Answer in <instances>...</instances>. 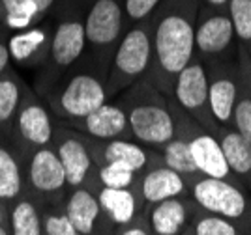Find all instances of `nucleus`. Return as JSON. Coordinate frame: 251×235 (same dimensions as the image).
Masks as SVG:
<instances>
[{"label": "nucleus", "instance_id": "f257e3e1", "mask_svg": "<svg viewBox=\"0 0 251 235\" xmlns=\"http://www.w3.org/2000/svg\"><path fill=\"white\" fill-rule=\"evenodd\" d=\"M201 0H163L150 17L152 64L147 79L171 97L180 71L195 56V21Z\"/></svg>", "mask_w": 251, "mask_h": 235}, {"label": "nucleus", "instance_id": "f03ea898", "mask_svg": "<svg viewBox=\"0 0 251 235\" xmlns=\"http://www.w3.org/2000/svg\"><path fill=\"white\" fill-rule=\"evenodd\" d=\"M109 67L84 54L83 60L66 71L47 92L40 95L60 123L74 122L107 103Z\"/></svg>", "mask_w": 251, "mask_h": 235}, {"label": "nucleus", "instance_id": "7ed1b4c3", "mask_svg": "<svg viewBox=\"0 0 251 235\" xmlns=\"http://www.w3.org/2000/svg\"><path fill=\"white\" fill-rule=\"evenodd\" d=\"M118 103L124 107L131 138L157 150L175 136V116L171 101L147 77L129 86Z\"/></svg>", "mask_w": 251, "mask_h": 235}, {"label": "nucleus", "instance_id": "20e7f679", "mask_svg": "<svg viewBox=\"0 0 251 235\" xmlns=\"http://www.w3.org/2000/svg\"><path fill=\"white\" fill-rule=\"evenodd\" d=\"M88 4L75 6L64 11L54 21L51 49L47 62L36 73L32 88L38 95H43L66 71L77 65L86 54V36H84V11Z\"/></svg>", "mask_w": 251, "mask_h": 235}, {"label": "nucleus", "instance_id": "39448f33", "mask_svg": "<svg viewBox=\"0 0 251 235\" xmlns=\"http://www.w3.org/2000/svg\"><path fill=\"white\" fill-rule=\"evenodd\" d=\"M152 64V28L150 19L129 26L113 52L107 73L109 97L124 93L129 86L145 79Z\"/></svg>", "mask_w": 251, "mask_h": 235}, {"label": "nucleus", "instance_id": "423d86ee", "mask_svg": "<svg viewBox=\"0 0 251 235\" xmlns=\"http://www.w3.org/2000/svg\"><path fill=\"white\" fill-rule=\"evenodd\" d=\"M189 196L201 209L227 218L244 235H251V194L234 181L195 175L189 177Z\"/></svg>", "mask_w": 251, "mask_h": 235}, {"label": "nucleus", "instance_id": "0eeeda50", "mask_svg": "<svg viewBox=\"0 0 251 235\" xmlns=\"http://www.w3.org/2000/svg\"><path fill=\"white\" fill-rule=\"evenodd\" d=\"M127 30L124 0H90L84 11L86 54L109 67L113 52Z\"/></svg>", "mask_w": 251, "mask_h": 235}, {"label": "nucleus", "instance_id": "6e6552de", "mask_svg": "<svg viewBox=\"0 0 251 235\" xmlns=\"http://www.w3.org/2000/svg\"><path fill=\"white\" fill-rule=\"evenodd\" d=\"M54 127L56 118L52 116L51 108L32 86H26L10 134V142L15 151L21 155L23 164L34 150L51 146Z\"/></svg>", "mask_w": 251, "mask_h": 235}, {"label": "nucleus", "instance_id": "1a4fd4ad", "mask_svg": "<svg viewBox=\"0 0 251 235\" xmlns=\"http://www.w3.org/2000/svg\"><path fill=\"white\" fill-rule=\"evenodd\" d=\"M169 101H171V110L175 116V133L180 134L188 142L189 153L193 157V163L197 166L199 174L238 183L236 177L230 172L216 134L206 131L201 123H197L191 116H188L176 103L173 101V97H169Z\"/></svg>", "mask_w": 251, "mask_h": 235}, {"label": "nucleus", "instance_id": "9d476101", "mask_svg": "<svg viewBox=\"0 0 251 235\" xmlns=\"http://www.w3.org/2000/svg\"><path fill=\"white\" fill-rule=\"evenodd\" d=\"M195 54L204 64L238 60V40L229 10L201 4L195 21Z\"/></svg>", "mask_w": 251, "mask_h": 235}, {"label": "nucleus", "instance_id": "9b49d317", "mask_svg": "<svg viewBox=\"0 0 251 235\" xmlns=\"http://www.w3.org/2000/svg\"><path fill=\"white\" fill-rule=\"evenodd\" d=\"M70 187L66 172L52 146L34 150L25 159V192L40 204L62 205Z\"/></svg>", "mask_w": 251, "mask_h": 235}, {"label": "nucleus", "instance_id": "f8f14e48", "mask_svg": "<svg viewBox=\"0 0 251 235\" xmlns=\"http://www.w3.org/2000/svg\"><path fill=\"white\" fill-rule=\"evenodd\" d=\"M171 97L184 112L191 116L197 123H201L206 131H210L212 134L218 133L220 123L216 122L210 108L206 65L197 54L176 77Z\"/></svg>", "mask_w": 251, "mask_h": 235}, {"label": "nucleus", "instance_id": "ddd939ff", "mask_svg": "<svg viewBox=\"0 0 251 235\" xmlns=\"http://www.w3.org/2000/svg\"><path fill=\"white\" fill-rule=\"evenodd\" d=\"M51 146L54 148V151L64 166L68 187L70 189L86 187V189L94 191L98 166L88 150L86 136L56 120Z\"/></svg>", "mask_w": 251, "mask_h": 235}, {"label": "nucleus", "instance_id": "4468645a", "mask_svg": "<svg viewBox=\"0 0 251 235\" xmlns=\"http://www.w3.org/2000/svg\"><path fill=\"white\" fill-rule=\"evenodd\" d=\"M88 0H0V26L4 30L21 32L47 19H56L64 11Z\"/></svg>", "mask_w": 251, "mask_h": 235}, {"label": "nucleus", "instance_id": "2eb2a0df", "mask_svg": "<svg viewBox=\"0 0 251 235\" xmlns=\"http://www.w3.org/2000/svg\"><path fill=\"white\" fill-rule=\"evenodd\" d=\"M54 21L56 19H47L26 30L8 34V51L15 69L21 67L25 71L38 73L45 65L51 49Z\"/></svg>", "mask_w": 251, "mask_h": 235}, {"label": "nucleus", "instance_id": "dca6fc26", "mask_svg": "<svg viewBox=\"0 0 251 235\" xmlns=\"http://www.w3.org/2000/svg\"><path fill=\"white\" fill-rule=\"evenodd\" d=\"M210 108L220 125H232L238 95V60L206 62Z\"/></svg>", "mask_w": 251, "mask_h": 235}, {"label": "nucleus", "instance_id": "f3484780", "mask_svg": "<svg viewBox=\"0 0 251 235\" xmlns=\"http://www.w3.org/2000/svg\"><path fill=\"white\" fill-rule=\"evenodd\" d=\"M62 205L68 218L81 235H115V224L107 216L92 189H70Z\"/></svg>", "mask_w": 251, "mask_h": 235}, {"label": "nucleus", "instance_id": "a211bd4d", "mask_svg": "<svg viewBox=\"0 0 251 235\" xmlns=\"http://www.w3.org/2000/svg\"><path fill=\"white\" fill-rule=\"evenodd\" d=\"M88 150L92 153L96 166L116 164L131 172L143 174L154 161L156 150L147 148L131 138H115V140H94L86 136Z\"/></svg>", "mask_w": 251, "mask_h": 235}, {"label": "nucleus", "instance_id": "6ab92c4d", "mask_svg": "<svg viewBox=\"0 0 251 235\" xmlns=\"http://www.w3.org/2000/svg\"><path fill=\"white\" fill-rule=\"evenodd\" d=\"M64 125L72 127L81 134L94 140H115V138H131L129 122L126 116L124 107L118 101H107L94 112L86 114L84 118L66 122ZM133 140V138H131Z\"/></svg>", "mask_w": 251, "mask_h": 235}, {"label": "nucleus", "instance_id": "aec40b11", "mask_svg": "<svg viewBox=\"0 0 251 235\" xmlns=\"http://www.w3.org/2000/svg\"><path fill=\"white\" fill-rule=\"evenodd\" d=\"M201 207L189 194L169 198L147 207V222L154 235H182Z\"/></svg>", "mask_w": 251, "mask_h": 235}, {"label": "nucleus", "instance_id": "412c9836", "mask_svg": "<svg viewBox=\"0 0 251 235\" xmlns=\"http://www.w3.org/2000/svg\"><path fill=\"white\" fill-rule=\"evenodd\" d=\"M189 194L186 177L171 170L169 166L159 161V155H154V161L150 163L147 170L141 174V196L145 205H154L169 198Z\"/></svg>", "mask_w": 251, "mask_h": 235}, {"label": "nucleus", "instance_id": "4be33fe9", "mask_svg": "<svg viewBox=\"0 0 251 235\" xmlns=\"http://www.w3.org/2000/svg\"><path fill=\"white\" fill-rule=\"evenodd\" d=\"M96 194L101 207L105 209L111 222L116 226H124L133 222L135 218L147 213V205L141 196V189H109L98 187Z\"/></svg>", "mask_w": 251, "mask_h": 235}, {"label": "nucleus", "instance_id": "5701e85b", "mask_svg": "<svg viewBox=\"0 0 251 235\" xmlns=\"http://www.w3.org/2000/svg\"><path fill=\"white\" fill-rule=\"evenodd\" d=\"M216 138L236 181L251 194V144L232 125H220Z\"/></svg>", "mask_w": 251, "mask_h": 235}, {"label": "nucleus", "instance_id": "b1692460", "mask_svg": "<svg viewBox=\"0 0 251 235\" xmlns=\"http://www.w3.org/2000/svg\"><path fill=\"white\" fill-rule=\"evenodd\" d=\"M25 194V164L10 138H0V202L10 207Z\"/></svg>", "mask_w": 251, "mask_h": 235}, {"label": "nucleus", "instance_id": "393cba45", "mask_svg": "<svg viewBox=\"0 0 251 235\" xmlns=\"http://www.w3.org/2000/svg\"><path fill=\"white\" fill-rule=\"evenodd\" d=\"M26 86L28 84L13 65L0 75V138H10L13 120Z\"/></svg>", "mask_w": 251, "mask_h": 235}, {"label": "nucleus", "instance_id": "a878e982", "mask_svg": "<svg viewBox=\"0 0 251 235\" xmlns=\"http://www.w3.org/2000/svg\"><path fill=\"white\" fill-rule=\"evenodd\" d=\"M232 127L251 144V56L242 45H238V95Z\"/></svg>", "mask_w": 251, "mask_h": 235}, {"label": "nucleus", "instance_id": "bb28decb", "mask_svg": "<svg viewBox=\"0 0 251 235\" xmlns=\"http://www.w3.org/2000/svg\"><path fill=\"white\" fill-rule=\"evenodd\" d=\"M8 230H10V235H45L43 234V205L36 198L25 192L10 205Z\"/></svg>", "mask_w": 251, "mask_h": 235}, {"label": "nucleus", "instance_id": "cd10ccee", "mask_svg": "<svg viewBox=\"0 0 251 235\" xmlns=\"http://www.w3.org/2000/svg\"><path fill=\"white\" fill-rule=\"evenodd\" d=\"M156 151L159 155V161L165 166H169L171 170L178 172L182 177L189 179V177L201 175L195 163H193V157L189 153L188 142L180 134L175 133V136L167 144H163L161 148H157Z\"/></svg>", "mask_w": 251, "mask_h": 235}, {"label": "nucleus", "instance_id": "c85d7f7f", "mask_svg": "<svg viewBox=\"0 0 251 235\" xmlns=\"http://www.w3.org/2000/svg\"><path fill=\"white\" fill-rule=\"evenodd\" d=\"M188 234L189 235H244L227 218H223L220 215H214V213L204 211V209H199L195 213Z\"/></svg>", "mask_w": 251, "mask_h": 235}, {"label": "nucleus", "instance_id": "c756f323", "mask_svg": "<svg viewBox=\"0 0 251 235\" xmlns=\"http://www.w3.org/2000/svg\"><path fill=\"white\" fill-rule=\"evenodd\" d=\"M98 187H109V189H141V174L131 172V170L122 168V166H116V164L98 166V170H96V189Z\"/></svg>", "mask_w": 251, "mask_h": 235}, {"label": "nucleus", "instance_id": "7c9ffc66", "mask_svg": "<svg viewBox=\"0 0 251 235\" xmlns=\"http://www.w3.org/2000/svg\"><path fill=\"white\" fill-rule=\"evenodd\" d=\"M229 15L238 45H242L251 56V0H230Z\"/></svg>", "mask_w": 251, "mask_h": 235}, {"label": "nucleus", "instance_id": "2f4dec72", "mask_svg": "<svg viewBox=\"0 0 251 235\" xmlns=\"http://www.w3.org/2000/svg\"><path fill=\"white\" fill-rule=\"evenodd\" d=\"M43 234L45 235H81L72 220L68 218L64 205H45L43 207Z\"/></svg>", "mask_w": 251, "mask_h": 235}, {"label": "nucleus", "instance_id": "473e14b6", "mask_svg": "<svg viewBox=\"0 0 251 235\" xmlns=\"http://www.w3.org/2000/svg\"><path fill=\"white\" fill-rule=\"evenodd\" d=\"M163 0H124L127 28L141 21H148Z\"/></svg>", "mask_w": 251, "mask_h": 235}, {"label": "nucleus", "instance_id": "72a5a7b5", "mask_svg": "<svg viewBox=\"0 0 251 235\" xmlns=\"http://www.w3.org/2000/svg\"><path fill=\"white\" fill-rule=\"evenodd\" d=\"M115 235H154L147 222V215H141L133 222L124 226H116Z\"/></svg>", "mask_w": 251, "mask_h": 235}, {"label": "nucleus", "instance_id": "f704fd0d", "mask_svg": "<svg viewBox=\"0 0 251 235\" xmlns=\"http://www.w3.org/2000/svg\"><path fill=\"white\" fill-rule=\"evenodd\" d=\"M11 65L10 51H8V32L0 26V75Z\"/></svg>", "mask_w": 251, "mask_h": 235}, {"label": "nucleus", "instance_id": "c9c22d12", "mask_svg": "<svg viewBox=\"0 0 251 235\" xmlns=\"http://www.w3.org/2000/svg\"><path fill=\"white\" fill-rule=\"evenodd\" d=\"M229 2L230 0H201V4L216 8V10H229Z\"/></svg>", "mask_w": 251, "mask_h": 235}, {"label": "nucleus", "instance_id": "e433bc0d", "mask_svg": "<svg viewBox=\"0 0 251 235\" xmlns=\"http://www.w3.org/2000/svg\"><path fill=\"white\" fill-rule=\"evenodd\" d=\"M8 216H10V207L0 202V226H8Z\"/></svg>", "mask_w": 251, "mask_h": 235}, {"label": "nucleus", "instance_id": "4c0bfd02", "mask_svg": "<svg viewBox=\"0 0 251 235\" xmlns=\"http://www.w3.org/2000/svg\"><path fill=\"white\" fill-rule=\"evenodd\" d=\"M0 235H10V230H8V226H0Z\"/></svg>", "mask_w": 251, "mask_h": 235}, {"label": "nucleus", "instance_id": "58836bf2", "mask_svg": "<svg viewBox=\"0 0 251 235\" xmlns=\"http://www.w3.org/2000/svg\"><path fill=\"white\" fill-rule=\"evenodd\" d=\"M182 235H189V234H188V232H186V234H182Z\"/></svg>", "mask_w": 251, "mask_h": 235}, {"label": "nucleus", "instance_id": "ea45409f", "mask_svg": "<svg viewBox=\"0 0 251 235\" xmlns=\"http://www.w3.org/2000/svg\"><path fill=\"white\" fill-rule=\"evenodd\" d=\"M88 2H90V0H88Z\"/></svg>", "mask_w": 251, "mask_h": 235}]
</instances>
